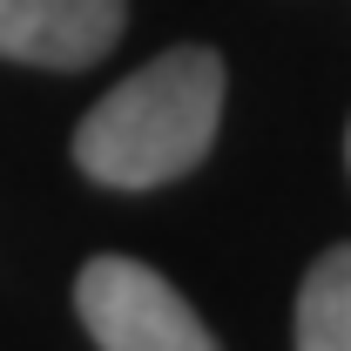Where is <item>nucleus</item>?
Wrapping results in <instances>:
<instances>
[{"label":"nucleus","instance_id":"1","mask_svg":"<svg viewBox=\"0 0 351 351\" xmlns=\"http://www.w3.org/2000/svg\"><path fill=\"white\" fill-rule=\"evenodd\" d=\"M223 54L169 47L108 88L75 129V169L101 189H162L189 176L223 129Z\"/></svg>","mask_w":351,"mask_h":351},{"label":"nucleus","instance_id":"2","mask_svg":"<svg viewBox=\"0 0 351 351\" xmlns=\"http://www.w3.org/2000/svg\"><path fill=\"white\" fill-rule=\"evenodd\" d=\"M75 317L101 351H217L196 304L135 257H88L75 277Z\"/></svg>","mask_w":351,"mask_h":351},{"label":"nucleus","instance_id":"3","mask_svg":"<svg viewBox=\"0 0 351 351\" xmlns=\"http://www.w3.org/2000/svg\"><path fill=\"white\" fill-rule=\"evenodd\" d=\"M129 27V0H0V61L75 75Z\"/></svg>","mask_w":351,"mask_h":351},{"label":"nucleus","instance_id":"4","mask_svg":"<svg viewBox=\"0 0 351 351\" xmlns=\"http://www.w3.org/2000/svg\"><path fill=\"white\" fill-rule=\"evenodd\" d=\"M298 351H351V243H331L298 284Z\"/></svg>","mask_w":351,"mask_h":351},{"label":"nucleus","instance_id":"5","mask_svg":"<svg viewBox=\"0 0 351 351\" xmlns=\"http://www.w3.org/2000/svg\"><path fill=\"white\" fill-rule=\"evenodd\" d=\"M345 156H351V142H345Z\"/></svg>","mask_w":351,"mask_h":351}]
</instances>
